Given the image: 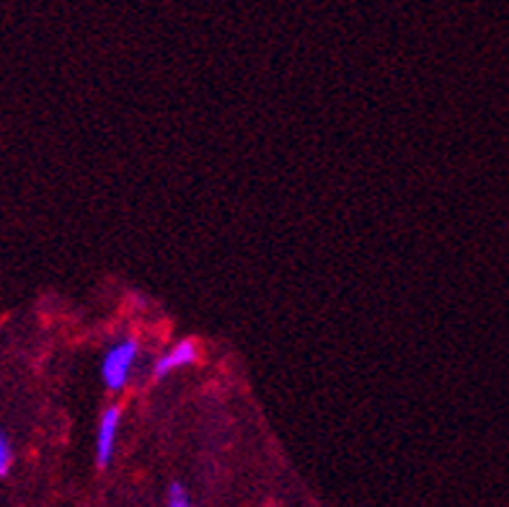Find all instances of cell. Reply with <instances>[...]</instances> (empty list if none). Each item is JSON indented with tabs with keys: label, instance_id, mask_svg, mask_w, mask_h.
I'll use <instances>...</instances> for the list:
<instances>
[{
	"label": "cell",
	"instance_id": "cell-1",
	"mask_svg": "<svg viewBox=\"0 0 509 507\" xmlns=\"http://www.w3.org/2000/svg\"><path fill=\"white\" fill-rule=\"evenodd\" d=\"M137 358H140V342L135 337H125L107 349L104 362H101V378H104V386L109 388L111 394L125 391Z\"/></svg>",
	"mask_w": 509,
	"mask_h": 507
},
{
	"label": "cell",
	"instance_id": "cell-5",
	"mask_svg": "<svg viewBox=\"0 0 509 507\" xmlns=\"http://www.w3.org/2000/svg\"><path fill=\"white\" fill-rule=\"evenodd\" d=\"M14 469V445L8 435L0 430V476H8Z\"/></svg>",
	"mask_w": 509,
	"mask_h": 507
},
{
	"label": "cell",
	"instance_id": "cell-4",
	"mask_svg": "<svg viewBox=\"0 0 509 507\" xmlns=\"http://www.w3.org/2000/svg\"><path fill=\"white\" fill-rule=\"evenodd\" d=\"M165 505L168 507H189L192 505V497L184 487L182 482H171V487L165 492Z\"/></svg>",
	"mask_w": 509,
	"mask_h": 507
},
{
	"label": "cell",
	"instance_id": "cell-2",
	"mask_svg": "<svg viewBox=\"0 0 509 507\" xmlns=\"http://www.w3.org/2000/svg\"><path fill=\"white\" fill-rule=\"evenodd\" d=\"M119 422H122V409L119 407H109L101 416V422H99V433H96V466L99 469H107L111 458H114Z\"/></svg>",
	"mask_w": 509,
	"mask_h": 507
},
{
	"label": "cell",
	"instance_id": "cell-3",
	"mask_svg": "<svg viewBox=\"0 0 509 507\" xmlns=\"http://www.w3.org/2000/svg\"><path fill=\"white\" fill-rule=\"evenodd\" d=\"M197 360H200V344L192 342V340H184V342L174 344L171 349H165L164 355L156 360L153 376L161 380V378H165L168 373L182 370V368H186V365H194Z\"/></svg>",
	"mask_w": 509,
	"mask_h": 507
}]
</instances>
